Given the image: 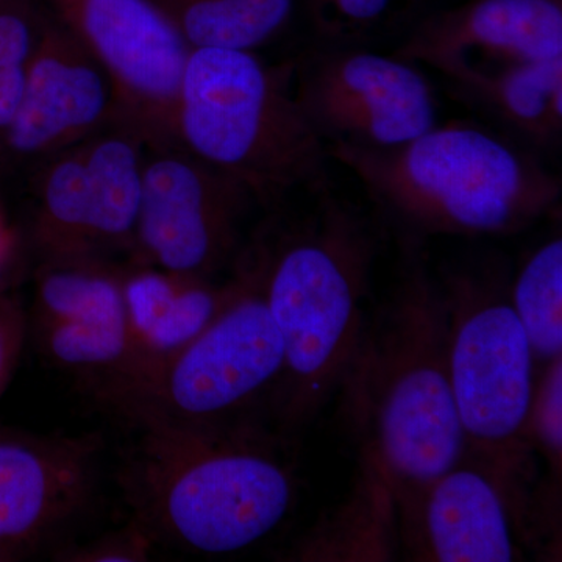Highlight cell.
Masks as SVG:
<instances>
[{"mask_svg": "<svg viewBox=\"0 0 562 562\" xmlns=\"http://www.w3.org/2000/svg\"><path fill=\"white\" fill-rule=\"evenodd\" d=\"M531 442L560 468L562 452V358L546 364V373L536 384L530 416Z\"/></svg>", "mask_w": 562, "mask_h": 562, "instance_id": "obj_23", "label": "cell"}, {"mask_svg": "<svg viewBox=\"0 0 562 562\" xmlns=\"http://www.w3.org/2000/svg\"><path fill=\"white\" fill-rule=\"evenodd\" d=\"M191 49L255 52L290 21L294 0H157Z\"/></svg>", "mask_w": 562, "mask_h": 562, "instance_id": "obj_18", "label": "cell"}, {"mask_svg": "<svg viewBox=\"0 0 562 562\" xmlns=\"http://www.w3.org/2000/svg\"><path fill=\"white\" fill-rule=\"evenodd\" d=\"M146 146L116 121L40 165L35 238L44 258L133 251Z\"/></svg>", "mask_w": 562, "mask_h": 562, "instance_id": "obj_9", "label": "cell"}, {"mask_svg": "<svg viewBox=\"0 0 562 562\" xmlns=\"http://www.w3.org/2000/svg\"><path fill=\"white\" fill-rule=\"evenodd\" d=\"M390 484L397 535L413 560L509 562L519 557L513 497L482 465L460 462L424 484Z\"/></svg>", "mask_w": 562, "mask_h": 562, "instance_id": "obj_13", "label": "cell"}, {"mask_svg": "<svg viewBox=\"0 0 562 562\" xmlns=\"http://www.w3.org/2000/svg\"><path fill=\"white\" fill-rule=\"evenodd\" d=\"M176 140L272 213L297 192L331 187L327 147L294 98L292 58L272 66L254 52L192 49Z\"/></svg>", "mask_w": 562, "mask_h": 562, "instance_id": "obj_5", "label": "cell"}, {"mask_svg": "<svg viewBox=\"0 0 562 562\" xmlns=\"http://www.w3.org/2000/svg\"><path fill=\"white\" fill-rule=\"evenodd\" d=\"M308 213L250 244L266 303L283 342L271 408L283 430L313 419L342 386L366 330L364 301L380 225L331 187Z\"/></svg>", "mask_w": 562, "mask_h": 562, "instance_id": "obj_1", "label": "cell"}, {"mask_svg": "<svg viewBox=\"0 0 562 562\" xmlns=\"http://www.w3.org/2000/svg\"><path fill=\"white\" fill-rule=\"evenodd\" d=\"M98 447L94 436L0 439V552L13 558L79 512Z\"/></svg>", "mask_w": 562, "mask_h": 562, "instance_id": "obj_15", "label": "cell"}, {"mask_svg": "<svg viewBox=\"0 0 562 562\" xmlns=\"http://www.w3.org/2000/svg\"><path fill=\"white\" fill-rule=\"evenodd\" d=\"M330 160L349 169L372 203L373 220L398 246L431 236H505L560 205L561 177L542 155L482 122L436 125L384 149L331 144Z\"/></svg>", "mask_w": 562, "mask_h": 562, "instance_id": "obj_2", "label": "cell"}, {"mask_svg": "<svg viewBox=\"0 0 562 562\" xmlns=\"http://www.w3.org/2000/svg\"><path fill=\"white\" fill-rule=\"evenodd\" d=\"M117 120L105 70L57 18L44 16L0 155L11 165H43Z\"/></svg>", "mask_w": 562, "mask_h": 562, "instance_id": "obj_12", "label": "cell"}, {"mask_svg": "<svg viewBox=\"0 0 562 562\" xmlns=\"http://www.w3.org/2000/svg\"><path fill=\"white\" fill-rule=\"evenodd\" d=\"M25 338L22 310L11 299L0 295V397L9 386Z\"/></svg>", "mask_w": 562, "mask_h": 562, "instance_id": "obj_25", "label": "cell"}, {"mask_svg": "<svg viewBox=\"0 0 562 562\" xmlns=\"http://www.w3.org/2000/svg\"><path fill=\"white\" fill-rule=\"evenodd\" d=\"M139 427L124 484L135 519L155 541L201 554L238 553L271 536L291 513L294 469L251 422Z\"/></svg>", "mask_w": 562, "mask_h": 562, "instance_id": "obj_4", "label": "cell"}, {"mask_svg": "<svg viewBox=\"0 0 562 562\" xmlns=\"http://www.w3.org/2000/svg\"><path fill=\"white\" fill-rule=\"evenodd\" d=\"M254 205L241 181L180 144H147L133 262L211 279L241 251Z\"/></svg>", "mask_w": 562, "mask_h": 562, "instance_id": "obj_10", "label": "cell"}, {"mask_svg": "<svg viewBox=\"0 0 562 562\" xmlns=\"http://www.w3.org/2000/svg\"><path fill=\"white\" fill-rule=\"evenodd\" d=\"M122 295L131 357L116 383L102 397L124 390L157 371L209 327L231 294V281L216 286L210 279L181 276L133 262L122 269Z\"/></svg>", "mask_w": 562, "mask_h": 562, "instance_id": "obj_16", "label": "cell"}, {"mask_svg": "<svg viewBox=\"0 0 562 562\" xmlns=\"http://www.w3.org/2000/svg\"><path fill=\"white\" fill-rule=\"evenodd\" d=\"M397 277L344 384L369 432V453L392 484L416 486L465 453L449 376V308L424 247L398 246Z\"/></svg>", "mask_w": 562, "mask_h": 562, "instance_id": "obj_3", "label": "cell"}, {"mask_svg": "<svg viewBox=\"0 0 562 562\" xmlns=\"http://www.w3.org/2000/svg\"><path fill=\"white\" fill-rule=\"evenodd\" d=\"M55 18L102 66L117 117L147 144L176 140V113L191 46L157 0H47Z\"/></svg>", "mask_w": 562, "mask_h": 562, "instance_id": "obj_11", "label": "cell"}, {"mask_svg": "<svg viewBox=\"0 0 562 562\" xmlns=\"http://www.w3.org/2000/svg\"><path fill=\"white\" fill-rule=\"evenodd\" d=\"M155 539L147 528L133 519L131 525L102 536L87 546L57 554V560L72 562H140L149 560Z\"/></svg>", "mask_w": 562, "mask_h": 562, "instance_id": "obj_24", "label": "cell"}, {"mask_svg": "<svg viewBox=\"0 0 562 562\" xmlns=\"http://www.w3.org/2000/svg\"><path fill=\"white\" fill-rule=\"evenodd\" d=\"M44 353L80 375L102 379V390L121 379L131 357L125 310L76 321L38 325Z\"/></svg>", "mask_w": 562, "mask_h": 562, "instance_id": "obj_19", "label": "cell"}, {"mask_svg": "<svg viewBox=\"0 0 562 562\" xmlns=\"http://www.w3.org/2000/svg\"><path fill=\"white\" fill-rule=\"evenodd\" d=\"M441 77L562 57L561 0H475L422 20L391 50Z\"/></svg>", "mask_w": 562, "mask_h": 562, "instance_id": "obj_14", "label": "cell"}, {"mask_svg": "<svg viewBox=\"0 0 562 562\" xmlns=\"http://www.w3.org/2000/svg\"><path fill=\"white\" fill-rule=\"evenodd\" d=\"M231 294L209 327L146 379L106 395L138 425L214 427L249 419L283 373L284 353L251 247L239 251Z\"/></svg>", "mask_w": 562, "mask_h": 562, "instance_id": "obj_7", "label": "cell"}, {"mask_svg": "<svg viewBox=\"0 0 562 562\" xmlns=\"http://www.w3.org/2000/svg\"><path fill=\"white\" fill-rule=\"evenodd\" d=\"M7 251V236L5 232H3L2 225H0V262L3 260V255Z\"/></svg>", "mask_w": 562, "mask_h": 562, "instance_id": "obj_26", "label": "cell"}, {"mask_svg": "<svg viewBox=\"0 0 562 562\" xmlns=\"http://www.w3.org/2000/svg\"><path fill=\"white\" fill-rule=\"evenodd\" d=\"M402 3L409 0H313L312 44L375 49L394 33L401 41Z\"/></svg>", "mask_w": 562, "mask_h": 562, "instance_id": "obj_21", "label": "cell"}, {"mask_svg": "<svg viewBox=\"0 0 562 562\" xmlns=\"http://www.w3.org/2000/svg\"><path fill=\"white\" fill-rule=\"evenodd\" d=\"M442 80L454 101L506 138L541 155L560 143L562 57L462 70Z\"/></svg>", "mask_w": 562, "mask_h": 562, "instance_id": "obj_17", "label": "cell"}, {"mask_svg": "<svg viewBox=\"0 0 562 562\" xmlns=\"http://www.w3.org/2000/svg\"><path fill=\"white\" fill-rule=\"evenodd\" d=\"M292 88L325 147L384 149L438 125L435 90L419 66L371 47L310 44L292 58Z\"/></svg>", "mask_w": 562, "mask_h": 562, "instance_id": "obj_8", "label": "cell"}, {"mask_svg": "<svg viewBox=\"0 0 562 562\" xmlns=\"http://www.w3.org/2000/svg\"><path fill=\"white\" fill-rule=\"evenodd\" d=\"M509 299L536 362L549 364L562 353V239L541 244L524 262Z\"/></svg>", "mask_w": 562, "mask_h": 562, "instance_id": "obj_20", "label": "cell"}, {"mask_svg": "<svg viewBox=\"0 0 562 562\" xmlns=\"http://www.w3.org/2000/svg\"><path fill=\"white\" fill-rule=\"evenodd\" d=\"M35 0H0V139L20 103L44 14Z\"/></svg>", "mask_w": 562, "mask_h": 562, "instance_id": "obj_22", "label": "cell"}, {"mask_svg": "<svg viewBox=\"0 0 562 562\" xmlns=\"http://www.w3.org/2000/svg\"><path fill=\"white\" fill-rule=\"evenodd\" d=\"M9 560H13V558H11L10 554L0 552V561H9Z\"/></svg>", "mask_w": 562, "mask_h": 562, "instance_id": "obj_27", "label": "cell"}, {"mask_svg": "<svg viewBox=\"0 0 562 562\" xmlns=\"http://www.w3.org/2000/svg\"><path fill=\"white\" fill-rule=\"evenodd\" d=\"M449 308V376L465 452L509 491L530 452L536 358L498 265L439 272Z\"/></svg>", "mask_w": 562, "mask_h": 562, "instance_id": "obj_6", "label": "cell"}]
</instances>
